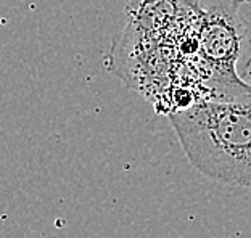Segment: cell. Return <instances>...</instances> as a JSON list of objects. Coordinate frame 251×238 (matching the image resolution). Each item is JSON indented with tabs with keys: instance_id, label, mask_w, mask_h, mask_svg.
<instances>
[{
	"instance_id": "cell-2",
	"label": "cell",
	"mask_w": 251,
	"mask_h": 238,
	"mask_svg": "<svg viewBox=\"0 0 251 238\" xmlns=\"http://www.w3.org/2000/svg\"><path fill=\"white\" fill-rule=\"evenodd\" d=\"M200 18V55L209 70L211 90L221 101H250V86L237 72L247 48L250 23L240 7L250 0H184Z\"/></svg>"
},
{
	"instance_id": "cell-1",
	"label": "cell",
	"mask_w": 251,
	"mask_h": 238,
	"mask_svg": "<svg viewBox=\"0 0 251 238\" xmlns=\"http://www.w3.org/2000/svg\"><path fill=\"white\" fill-rule=\"evenodd\" d=\"M187 160L224 185H251L250 101L200 100L169 113Z\"/></svg>"
}]
</instances>
